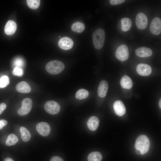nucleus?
Wrapping results in <instances>:
<instances>
[{
    "mask_svg": "<svg viewBox=\"0 0 161 161\" xmlns=\"http://www.w3.org/2000/svg\"><path fill=\"white\" fill-rule=\"evenodd\" d=\"M150 142L148 137L145 135H141L136 139L135 147L136 150L140 151L141 154L146 153L149 150Z\"/></svg>",
    "mask_w": 161,
    "mask_h": 161,
    "instance_id": "obj_1",
    "label": "nucleus"
},
{
    "mask_svg": "<svg viewBox=\"0 0 161 161\" xmlns=\"http://www.w3.org/2000/svg\"><path fill=\"white\" fill-rule=\"evenodd\" d=\"M64 68V65L62 62L56 60L49 61L45 66L47 72L52 75H56L61 73Z\"/></svg>",
    "mask_w": 161,
    "mask_h": 161,
    "instance_id": "obj_2",
    "label": "nucleus"
},
{
    "mask_svg": "<svg viewBox=\"0 0 161 161\" xmlns=\"http://www.w3.org/2000/svg\"><path fill=\"white\" fill-rule=\"evenodd\" d=\"M93 45L95 48L98 49H101L103 47L105 38L104 30L102 28L97 29L92 34Z\"/></svg>",
    "mask_w": 161,
    "mask_h": 161,
    "instance_id": "obj_3",
    "label": "nucleus"
},
{
    "mask_svg": "<svg viewBox=\"0 0 161 161\" xmlns=\"http://www.w3.org/2000/svg\"><path fill=\"white\" fill-rule=\"evenodd\" d=\"M21 106L18 111V114L21 116H24L28 114L31 111L32 105V101L29 98H26L22 101Z\"/></svg>",
    "mask_w": 161,
    "mask_h": 161,
    "instance_id": "obj_4",
    "label": "nucleus"
},
{
    "mask_svg": "<svg viewBox=\"0 0 161 161\" xmlns=\"http://www.w3.org/2000/svg\"><path fill=\"white\" fill-rule=\"evenodd\" d=\"M44 108L48 113L54 115L57 114L60 110V106L56 102L53 100L47 101L44 104Z\"/></svg>",
    "mask_w": 161,
    "mask_h": 161,
    "instance_id": "obj_5",
    "label": "nucleus"
},
{
    "mask_svg": "<svg viewBox=\"0 0 161 161\" xmlns=\"http://www.w3.org/2000/svg\"><path fill=\"white\" fill-rule=\"evenodd\" d=\"M115 55L116 58L120 61H124L127 60L129 55L127 47L124 44L119 46L116 49Z\"/></svg>",
    "mask_w": 161,
    "mask_h": 161,
    "instance_id": "obj_6",
    "label": "nucleus"
},
{
    "mask_svg": "<svg viewBox=\"0 0 161 161\" xmlns=\"http://www.w3.org/2000/svg\"><path fill=\"white\" fill-rule=\"evenodd\" d=\"M148 23L147 16L144 13H140L136 16V24L137 27L140 30H143L146 28Z\"/></svg>",
    "mask_w": 161,
    "mask_h": 161,
    "instance_id": "obj_7",
    "label": "nucleus"
},
{
    "mask_svg": "<svg viewBox=\"0 0 161 161\" xmlns=\"http://www.w3.org/2000/svg\"><path fill=\"white\" fill-rule=\"evenodd\" d=\"M151 32L153 35H158L161 32V20L157 17L154 18L152 21L150 27Z\"/></svg>",
    "mask_w": 161,
    "mask_h": 161,
    "instance_id": "obj_8",
    "label": "nucleus"
},
{
    "mask_svg": "<svg viewBox=\"0 0 161 161\" xmlns=\"http://www.w3.org/2000/svg\"><path fill=\"white\" fill-rule=\"evenodd\" d=\"M36 129L41 135L46 137L48 136L50 131V127L49 124L45 122H41L36 125Z\"/></svg>",
    "mask_w": 161,
    "mask_h": 161,
    "instance_id": "obj_9",
    "label": "nucleus"
},
{
    "mask_svg": "<svg viewBox=\"0 0 161 161\" xmlns=\"http://www.w3.org/2000/svg\"><path fill=\"white\" fill-rule=\"evenodd\" d=\"M136 71L139 75L143 76H147L150 75L152 72L151 67L148 64H140L137 66Z\"/></svg>",
    "mask_w": 161,
    "mask_h": 161,
    "instance_id": "obj_10",
    "label": "nucleus"
},
{
    "mask_svg": "<svg viewBox=\"0 0 161 161\" xmlns=\"http://www.w3.org/2000/svg\"><path fill=\"white\" fill-rule=\"evenodd\" d=\"M74 42L70 38L64 37L61 38L59 41L58 45L61 49L65 50H69L72 47Z\"/></svg>",
    "mask_w": 161,
    "mask_h": 161,
    "instance_id": "obj_11",
    "label": "nucleus"
},
{
    "mask_svg": "<svg viewBox=\"0 0 161 161\" xmlns=\"http://www.w3.org/2000/svg\"><path fill=\"white\" fill-rule=\"evenodd\" d=\"M113 108L115 113L119 116H123L126 112L125 107L122 102L120 100H117L114 102Z\"/></svg>",
    "mask_w": 161,
    "mask_h": 161,
    "instance_id": "obj_12",
    "label": "nucleus"
},
{
    "mask_svg": "<svg viewBox=\"0 0 161 161\" xmlns=\"http://www.w3.org/2000/svg\"><path fill=\"white\" fill-rule=\"evenodd\" d=\"M108 84L105 80H102L100 83L97 89V93L100 97H104L106 95L108 89Z\"/></svg>",
    "mask_w": 161,
    "mask_h": 161,
    "instance_id": "obj_13",
    "label": "nucleus"
},
{
    "mask_svg": "<svg viewBox=\"0 0 161 161\" xmlns=\"http://www.w3.org/2000/svg\"><path fill=\"white\" fill-rule=\"evenodd\" d=\"M135 53L136 55L140 57H147L151 55L152 51L148 48L141 47L137 49Z\"/></svg>",
    "mask_w": 161,
    "mask_h": 161,
    "instance_id": "obj_14",
    "label": "nucleus"
},
{
    "mask_svg": "<svg viewBox=\"0 0 161 161\" xmlns=\"http://www.w3.org/2000/svg\"><path fill=\"white\" fill-rule=\"evenodd\" d=\"M17 25L16 22L10 20L6 23L4 28L6 34L8 35H11L16 32Z\"/></svg>",
    "mask_w": 161,
    "mask_h": 161,
    "instance_id": "obj_15",
    "label": "nucleus"
},
{
    "mask_svg": "<svg viewBox=\"0 0 161 161\" xmlns=\"http://www.w3.org/2000/svg\"><path fill=\"white\" fill-rule=\"evenodd\" d=\"M99 123L98 118L96 116L90 117L87 122V125L89 129L92 131L96 130L98 128Z\"/></svg>",
    "mask_w": 161,
    "mask_h": 161,
    "instance_id": "obj_16",
    "label": "nucleus"
},
{
    "mask_svg": "<svg viewBox=\"0 0 161 161\" xmlns=\"http://www.w3.org/2000/svg\"><path fill=\"white\" fill-rule=\"evenodd\" d=\"M17 91L19 92L27 93L31 91V87L26 82L22 81L18 83L16 87Z\"/></svg>",
    "mask_w": 161,
    "mask_h": 161,
    "instance_id": "obj_17",
    "label": "nucleus"
},
{
    "mask_svg": "<svg viewBox=\"0 0 161 161\" xmlns=\"http://www.w3.org/2000/svg\"><path fill=\"white\" fill-rule=\"evenodd\" d=\"M120 84L123 88L130 89L132 87L133 83L131 79L129 76L125 75L121 78Z\"/></svg>",
    "mask_w": 161,
    "mask_h": 161,
    "instance_id": "obj_18",
    "label": "nucleus"
},
{
    "mask_svg": "<svg viewBox=\"0 0 161 161\" xmlns=\"http://www.w3.org/2000/svg\"><path fill=\"white\" fill-rule=\"evenodd\" d=\"M121 29L123 32H126L129 30L132 25L131 20L128 18H122L121 20Z\"/></svg>",
    "mask_w": 161,
    "mask_h": 161,
    "instance_id": "obj_19",
    "label": "nucleus"
},
{
    "mask_svg": "<svg viewBox=\"0 0 161 161\" xmlns=\"http://www.w3.org/2000/svg\"><path fill=\"white\" fill-rule=\"evenodd\" d=\"M21 137L22 140L25 142L28 141L31 138V135L29 131L26 128L22 126L20 129Z\"/></svg>",
    "mask_w": 161,
    "mask_h": 161,
    "instance_id": "obj_20",
    "label": "nucleus"
},
{
    "mask_svg": "<svg viewBox=\"0 0 161 161\" xmlns=\"http://www.w3.org/2000/svg\"><path fill=\"white\" fill-rule=\"evenodd\" d=\"M87 158L88 161H101L102 156L100 152L94 151L88 155Z\"/></svg>",
    "mask_w": 161,
    "mask_h": 161,
    "instance_id": "obj_21",
    "label": "nucleus"
},
{
    "mask_svg": "<svg viewBox=\"0 0 161 161\" xmlns=\"http://www.w3.org/2000/svg\"><path fill=\"white\" fill-rule=\"evenodd\" d=\"M72 30L74 32L81 33L85 29L84 24L80 22H76L74 23L71 26Z\"/></svg>",
    "mask_w": 161,
    "mask_h": 161,
    "instance_id": "obj_22",
    "label": "nucleus"
},
{
    "mask_svg": "<svg viewBox=\"0 0 161 161\" xmlns=\"http://www.w3.org/2000/svg\"><path fill=\"white\" fill-rule=\"evenodd\" d=\"M89 94V92L87 90L84 89H80L76 92L75 97L77 99L80 100L87 97Z\"/></svg>",
    "mask_w": 161,
    "mask_h": 161,
    "instance_id": "obj_23",
    "label": "nucleus"
},
{
    "mask_svg": "<svg viewBox=\"0 0 161 161\" xmlns=\"http://www.w3.org/2000/svg\"><path fill=\"white\" fill-rule=\"evenodd\" d=\"M17 136L13 134H10L7 139L6 144L7 146H10L15 145L18 141Z\"/></svg>",
    "mask_w": 161,
    "mask_h": 161,
    "instance_id": "obj_24",
    "label": "nucleus"
},
{
    "mask_svg": "<svg viewBox=\"0 0 161 161\" xmlns=\"http://www.w3.org/2000/svg\"><path fill=\"white\" fill-rule=\"evenodd\" d=\"M27 2L28 6L33 9L37 8L40 4V0H27Z\"/></svg>",
    "mask_w": 161,
    "mask_h": 161,
    "instance_id": "obj_25",
    "label": "nucleus"
},
{
    "mask_svg": "<svg viewBox=\"0 0 161 161\" xmlns=\"http://www.w3.org/2000/svg\"><path fill=\"white\" fill-rule=\"evenodd\" d=\"M9 83V77L6 75L3 76L0 78V88H4Z\"/></svg>",
    "mask_w": 161,
    "mask_h": 161,
    "instance_id": "obj_26",
    "label": "nucleus"
},
{
    "mask_svg": "<svg viewBox=\"0 0 161 161\" xmlns=\"http://www.w3.org/2000/svg\"><path fill=\"white\" fill-rule=\"evenodd\" d=\"M13 65L16 67L22 68L24 65V62L23 59L20 58H16L13 62Z\"/></svg>",
    "mask_w": 161,
    "mask_h": 161,
    "instance_id": "obj_27",
    "label": "nucleus"
},
{
    "mask_svg": "<svg viewBox=\"0 0 161 161\" xmlns=\"http://www.w3.org/2000/svg\"><path fill=\"white\" fill-rule=\"evenodd\" d=\"M12 73L14 75L21 77L23 74V70L22 68L16 67L13 69Z\"/></svg>",
    "mask_w": 161,
    "mask_h": 161,
    "instance_id": "obj_28",
    "label": "nucleus"
},
{
    "mask_svg": "<svg viewBox=\"0 0 161 161\" xmlns=\"http://www.w3.org/2000/svg\"><path fill=\"white\" fill-rule=\"evenodd\" d=\"M124 0H111L110 1V3L112 5H117L123 3Z\"/></svg>",
    "mask_w": 161,
    "mask_h": 161,
    "instance_id": "obj_29",
    "label": "nucleus"
},
{
    "mask_svg": "<svg viewBox=\"0 0 161 161\" xmlns=\"http://www.w3.org/2000/svg\"><path fill=\"white\" fill-rule=\"evenodd\" d=\"M7 123V121L4 120H0V130L3 129V128Z\"/></svg>",
    "mask_w": 161,
    "mask_h": 161,
    "instance_id": "obj_30",
    "label": "nucleus"
},
{
    "mask_svg": "<svg viewBox=\"0 0 161 161\" xmlns=\"http://www.w3.org/2000/svg\"><path fill=\"white\" fill-rule=\"evenodd\" d=\"M50 161H64L61 157L58 156H54L51 158Z\"/></svg>",
    "mask_w": 161,
    "mask_h": 161,
    "instance_id": "obj_31",
    "label": "nucleus"
},
{
    "mask_svg": "<svg viewBox=\"0 0 161 161\" xmlns=\"http://www.w3.org/2000/svg\"><path fill=\"white\" fill-rule=\"evenodd\" d=\"M6 107V105L4 103H1L0 104V115L3 112Z\"/></svg>",
    "mask_w": 161,
    "mask_h": 161,
    "instance_id": "obj_32",
    "label": "nucleus"
},
{
    "mask_svg": "<svg viewBox=\"0 0 161 161\" xmlns=\"http://www.w3.org/2000/svg\"><path fill=\"white\" fill-rule=\"evenodd\" d=\"M4 161H14L11 158L9 157L5 158Z\"/></svg>",
    "mask_w": 161,
    "mask_h": 161,
    "instance_id": "obj_33",
    "label": "nucleus"
},
{
    "mask_svg": "<svg viewBox=\"0 0 161 161\" xmlns=\"http://www.w3.org/2000/svg\"><path fill=\"white\" fill-rule=\"evenodd\" d=\"M161 100L160 99V100H159V107H160V108H161Z\"/></svg>",
    "mask_w": 161,
    "mask_h": 161,
    "instance_id": "obj_34",
    "label": "nucleus"
},
{
    "mask_svg": "<svg viewBox=\"0 0 161 161\" xmlns=\"http://www.w3.org/2000/svg\"><path fill=\"white\" fill-rule=\"evenodd\" d=\"M59 38H60V37H61V36H59Z\"/></svg>",
    "mask_w": 161,
    "mask_h": 161,
    "instance_id": "obj_35",
    "label": "nucleus"
}]
</instances>
